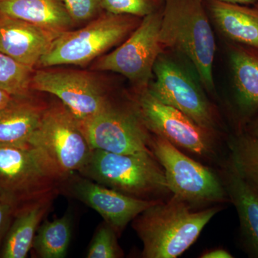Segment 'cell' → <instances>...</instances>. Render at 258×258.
<instances>
[{"label":"cell","instance_id":"cell-27","mask_svg":"<svg viewBox=\"0 0 258 258\" xmlns=\"http://www.w3.org/2000/svg\"><path fill=\"white\" fill-rule=\"evenodd\" d=\"M20 205L13 198L0 193V246L9 229L15 212Z\"/></svg>","mask_w":258,"mask_h":258},{"label":"cell","instance_id":"cell-3","mask_svg":"<svg viewBox=\"0 0 258 258\" xmlns=\"http://www.w3.org/2000/svg\"><path fill=\"white\" fill-rule=\"evenodd\" d=\"M78 174L133 198L161 200L170 192L165 174L151 153L115 154L92 150Z\"/></svg>","mask_w":258,"mask_h":258},{"label":"cell","instance_id":"cell-5","mask_svg":"<svg viewBox=\"0 0 258 258\" xmlns=\"http://www.w3.org/2000/svg\"><path fill=\"white\" fill-rule=\"evenodd\" d=\"M142 20L132 15L103 12L83 28L60 33L42 56L37 66L88 64L124 41Z\"/></svg>","mask_w":258,"mask_h":258},{"label":"cell","instance_id":"cell-31","mask_svg":"<svg viewBox=\"0 0 258 258\" xmlns=\"http://www.w3.org/2000/svg\"><path fill=\"white\" fill-rule=\"evenodd\" d=\"M217 1L225 2V3H235L244 5H253L257 4L258 0H217Z\"/></svg>","mask_w":258,"mask_h":258},{"label":"cell","instance_id":"cell-24","mask_svg":"<svg viewBox=\"0 0 258 258\" xmlns=\"http://www.w3.org/2000/svg\"><path fill=\"white\" fill-rule=\"evenodd\" d=\"M165 0H103L104 12L144 18L164 9Z\"/></svg>","mask_w":258,"mask_h":258},{"label":"cell","instance_id":"cell-17","mask_svg":"<svg viewBox=\"0 0 258 258\" xmlns=\"http://www.w3.org/2000/svg\"><path fill=\"white\" fill-rule=\"evenodd\" d=\"M57 192L52 191L18 207L2 244L0 257H28L40 223Z\"/></svg>","mask_w":258,"mask_h":258},{"label":"cell","instance_id":"cell-2","mask_svg":"<svg viewBox=\"0 0 258 258\" xmlns=\"http://www.w3.org/2000/svg\"><path fill=\"white\" fill-rule=\"evenodd\" d=\"M159 40L191 64L206 91L215 92L216 41L204 0H165Z\"/></svg>","mask_w":258,"mask_h":258},{"label":"cell","instance_id":"cell-7","mask_svg":"<svg viewBox=\"0 0 258 258\" xmlns=\"http://www.w3.org/2000/svg\"><path fill=\"white\" fill-rule=\"evenodd\" d=\"M150 149L164 171L168 187L174 198L194 208L230 202L222 176L208 166L154 134Z\"/></svg>","mask_w":258,"mask_h":258},{"label":"cell","instance_id":"cell-1","mask_svg":"<svg viewBox=\"0 0 258 258\" xmlns=\"http://www.w3.org/2000/svg\"><path fill=\"white\" fill-rule=\"evenodd\" d=\"M189 204L171 197L158 201L133 220L143 244L142 257L176 258L191 247L205 226L220 211L217 206L195 210Z\"/></svg>","mask_w":258,"mask_h":258},{"label":"cell","instance_id":"cell-11","mask_svg":"<svg viewBox=\"0 0 258 258\" xmlns=\"http://www.w3.org/2000/svg\"><path fill=\"white\" fill-rule=\"evenodd\" d=\"M61 181L31 147H0V193L19 205L57 191Z\"/></svg>","mask_w":258,"mask_h":258},{"label":"cell","instance_id":"cell-12","mask_svg":"<svg viewBox=\"0 0 258 258\" xmlns=\"http://www.w3.org/2000/svg\"><path fill=\"white\" fill-rule=\"evenodd\" d=\"M32 89L57 97L79 123L96 115L110 101L102 83L83 71L39 70L32 76Z\"/></svg>","mask_w":258,"mask_h":258},{"label":"cell","instance_id":"cell-13","mask_svg":"<svg viewBox=\"0 0 258 258\" xmlns=\"http://www.w3.org/2000/svg\"><path fill=\"white\" fill-rule=\"evenodd\" d=\"M231 81L229 113L234 133L244 131L258 111V48L225 42Z\"/></svg>","mask_w":258,"mask_h":258},{"label":"cell","instance_id":"cell-14","mask_svg":"<svg viewBox=\"0 0 258 258\" xmlns=\"http://www.w3.org/2000/svg\"><path fill=\"white\" fill-rule=\"evenodd\" d=\"M66 182L68 192L98 212L120 235L129 222L160 200H142L128 196L75 173Z\"/></svg>","mask_w":258,"mask_h":258},{"label":"cell","instance_id":"cell-4","mask_svg":"<svg viewBox=\"0 0 258 258\" xmlns=\"http://www.w3.org/2000/svg\"><path fill=\"white\" fill-rule=\"evenodd\" d=\"M148 90L157 99L218 133L220 121L216 108L207 96L198 74L182 56L164 50L158 57Z\"/></svg>","mask_w":258,"mask_h":258},{"label":"cell","instance_id":"cell-22","mask_svg":"<svg viewBox=\"0 0 258 258\" xmlns=\"http://www.w3.org/2000/svg\"><path fill=\"white\" fill-rule=\"evenodd\" d=\"M229 159L239 175L258 194V138L246 132L228 139Z\"/></svg>","mask_w":258,"mask_h":258},{"label":"cell","instance_id":"cell-32","mask_svg":"<svg viewBox=\"0 0 258 258\" xmlns=\"http://www.w3.org/2000/svg\"><path fill=\"white\" fill-rule=\"evenodd\" d=\"M253 6L254 7V8H257V9L258 10V3H257V4L253 5Z\"/></svg>","mask_w":258,"mask_h":258},{"label":"cell","instance_id":"cell-29","mask_svg":"<svg viewBox=\"0 0 258 258\" xmlns=\"http://www.w3.org/2000/svg\"><path fill=\"white\" fill-rule=\"evenodd\" d=\"M202 258H232L233 256L225 249H212L202 254Z\"/></svg>","mask_w":258,"mask_h":258},{"label":"cell","instance_id":"cell-18","mask_svg":"<svg viewBox=\"0 0 258 258\" xmlns=\"http://www.w3.org/2000/svg\"><path fill=\"white\" fill-rule=\"evenodd\" d=\"M221 176L240 220L241 240L251 257H258V194L239 175L228 159Z\"/></svg>","mask_w":258,"mask_h":258},{"label":"cell","instance_id":"cell-19","mask_svg":"<svg viewBox=\"0 0 258 258\" xmlns=\"http://www.w3.org/2000/svg\"><path fill=\"white\" fill-rule=\"evenodd\" d=\"M46 107L30 96L15 98L0 108V147H28Z\"/></svg>","mask_w":258,"mask_h":258},{"label":"cell","instance_id":"cell-28","mask_svg":"<svg viewBox=\"0 0 258 258\" xmlns=\"http://www.w3.org/2000/svg\"><path fill=\"white\" fill-rule=\"evenodd\" d=\"M243 132L258 138V111L250 118L246 124Z\"/></svg>","mask_w":258,"mask_h":258},{"label":"cell","instance_id":"cell-30","mask_svg":"<svg viewBox=\"0 0 258 258\" xmlns=\"http://www.w3.org/2000/svg\"><path fill=\"white\" fill-rule=\"evenodd\" d=\"M15 97L10 96L8 93H5V91L0 90V108L7 106L8 103L14 99Z\"/></svg>","mask_w":258,"mask_h":258},{"label":"cell","instance_id":"cell-26","mask_svg":"<svg viewBox=\"0 0 258 258\" xmlns=\"http://www.w3.org/2000/svg\"><path fill=\"white\" fill-rule=\"evenodd\" d=\"M75 25L89 23L103 13V0H62Z\"/></svg>","mask_w":258,"mask_h":258},{"label":"cell","instance_id":"cell-23","mask_svg":"<svg viewBox=\"0 0 258 258\" xmlns=\"http://www.w3.org/2000/svg\"><path fill=\"white\" fill-rule=\"evenodd\" d=\"M34 68L0 52V90L15 98L30 96Z\"/></svg>","mask_w":258,"mask_h":258},{"label":"cell","instance_id":"cell-21","mask_svg":"<svg viewBox=\"0 0 258 258\" xmlns=\"http://www.w3.org/2000/svg\"><path fill=\"white\" fill-rule=\"evenodd\" d=\"M72 235V222L69 215L46 220L37 230L32 248L40 258H63L67 254Z\"/></svg>","mask_w":258,"mask_h":258},{"label":"cell","instance_id":"cell-15","mask_svg":"<svg viewBox=\"0 0 258 258\" xmlns=\"http://www.w3.org/2000/svg\"><path fill=\"white\" fill-rule=\"evenodd\" d=\"M60 34L0 13V52L30 67Z\"/></svg>","mask_w":258,"mask_h":258},{"label":"cell","instance_id":"cell-9","mask_svg":"<svg viewBox=\"0 0 258 258\" xmlns=\"http://www.w3.org/2000/svg\"><path fill=\"white\" fill-rule=\"evenodd\" d=\"M163 10L142 18L119 46L101 56L93 69L122 75L133 84L135 92L149 88L154 64L164 51L159 40Z\"/></svg>","mask_w":258,"mask_h":258},{"label":"cell","instance_id":"cell-25","mask_svg":"<svg viewBox=\"0 0 258 258\" xmlns=\"http://www.w3.org/2000/svg\"><path fill=\"white\" fill-rule=\"evenodd\" d=\"M118 234L106 222L98 227L88 249V258H117L122 257L121 249L117 241Z\"/></svg>","mask_w":258,"mask_h":258},{"label":"cell","instance_id":"cell-20","mask_svg":"<svg viewBox=\"0 0 258 258\" xmlns=\"http://www.w3.org/2000/svg\"><path fill=\"white\" fill-rule=\"evenodd\" d=\"M0 13L60 33L75 25L62 0H0Z\"/></svg>","mask_w":258,"mask_h":258},{"label":"cell","instance_id":"cell-8","mask_svg":"<svg viewBox=\"0 0 258 258\" xmlns=\"http://www.w3.org/2000/svg\"><path fill=\"white\" fill-rule=\"evenodd\" d=\"M92 150L115 154L151 153L152 134L148 130L133 100L129 103L110 101L91 118L79 123Z\"/></svg>","mask_w":258,"mask_h":258},{"label":"cell","instance_id":"cell-16","mask_svg":"<svg viewBox=\"0 0 258 258\" xmlns=\"http://www.w3.org/2000/svg\"><path fill=\"white\" fill-rule=\"evenodd\" d=\"M210 22L225 42L258 48V10L250 5L204 0Z\"/></svg>","mask_w":258,"mask_h":258},{"label":"cell","instance_id":"cell-10","mask_svg":"<svg viewBox=\"0 0 258 258\" xmlns=\"http://www.w3.org/2000/svg\"><path fill=\"white\" fill-rule=\"evenodd\" d=\"M132 100L151 134L198 157L206 159L215 155L217 133L203 128L182 112L162 103L148 88L134 93Z\"/></svg>","mask_w":258,"mask_h":258},{"label":"cell","instance_id":"cell-6","mask_svg":"<svg viewBox=\"0 0 258 258\" xmlns=\"http://www.w3.org/2000/svg\"><path fill=\"white\" fill-rule=\"evenodd\" d=\"M28 147L37 151L61 183L79 172L92 152L79 120L61 102L46 107Z\"/></svg>","mask_w":258,"mask_h":258}]
</instances>
